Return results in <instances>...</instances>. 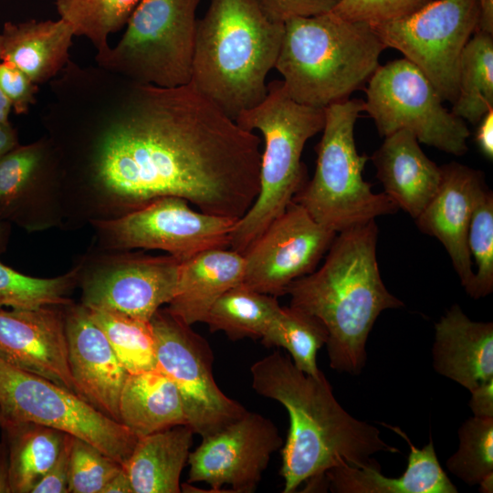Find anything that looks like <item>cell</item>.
<instances>
[{
  "mask_svg": "<svg viewBox=\"0 0 493 493\" xmlns=\"http://www.w3.org/2000/svg\"><path fill=\"white\" fill-rule=\"evenodd\" d=\"M41 113L63 215L112 219L161 197L240 219L259 188L260 138L191 82L162 88L69 60Z\"/></svg>",
  "mask_w": 493,
  "mask_h": 493,
  "instance_id": "obj_1",
  "label": "cell"
},
{
  "mask_svg": "<svg viewBox=\"0 0 493 493\" xmlns=\"http://www.w3.org/2000/svg\"><path fill=\"white\" fill-rule=\"evenodd\" d=\"M250 373L253 389L288 413L289 429L281 450L284 493L296 491L305 482L315 488L333 467L374 466L378 463L372 455L399 453L382 439L377 427L341 407L323 372L305 373L276 351L253 363Z\"/></svg>",
  "mask_w": 493,
  "mask_h": 493,
  "instance_id": "obj_2",
  "label": "cell"
},
{
  "mask_svg": "<svg viewBox=\"0 0 493 493\" xmlns=\"http://www.w3.org/2000/svg\"><path fill=\"white\" fill-rule=\"evenodd\" d=\"M377 239L375 220L337 233L321 267L286 289L289 306L323 323L330 365L341 372H362L376 319L385 309L404 307L381 278Z\"/></svg>",
  "mask_w": 493,
  "mask_h": 493,
  "instance_id": "obj_3",
  "label": "cell"
},
{
  "mask_svg": "<svg viewBox=\"0 0 493 493\" xmlns=\"http://www.w3.org/2000/svg\"><path fill=\"white\" fill-rule=\"evenodd\" d=\"M284 22L260 0H210L198 19L191 83L234 120L267 95Z\"/></svg>",
  "mask_w": 493,
  "mask_h": 493,
  "instance_id": "obj_4",
  "label": "cell"
},
{
  "mask_svg": "<svg viewBox=\"0 0 493 493\" xmlns=\"http://www.w3.org/2000/svg\"><path fill=\"white\" fill-rule=\"evenodd\" d=\"M385 48L372 26L333 11L293 17L284 22L275 68L291 99L325 109L362 89Z\"/></svg>",
  "mask_w": 493,
  "mask_h": 493,
  "instance_id": "obj_5",
  "label": "cell"
},
{
  "mask_svg": "<svg viewBox=\"0 0 493 493\" xmlns=\"http://www.w3.org/2000/svg\"><path fill=\"white\" fill-rule=\"evenodd\" d=\"M235 121L246 131H259L264 141L258 195L230 236L229 248L243 254L306 184L302 152L306 142L322 131L325 109L295 101L282 80H273L264 100Z\"/></svg>",
  "mask_w": 493,
  "mask_h": 493,
  "instance_id": "obj_6",
  "label": "cell"
},
{
  "mask_svg": "<svg viewBox=\"0 0 493 493\" xmlns=\"http://www.w3.org/2000/svg\"><path fill=\"white\" fill-rule=\"evenodd\" d=\"M362 111L364 102L357 99L325 108L314 175L293 198L336 233L399 209L384 193L374 194L362 177L368 156L359 154L354 141V126Z\"/></svg>",
  "mask_w": 493,
  "mask_h": 493,
  "instance_id": "obj_7",
  "label": "cell"
},
{
  "mask_svg": "<svg viewBox=\"0 0 493 493\" xmlns=\"http://www.w3.org/2000/svg\"><path fill=\"white\" fill-rule=\"evenodd\" d=\"M201 0H140L120 41L97 65L136 82L174 88L191 82Z\"/></svg>",
  "mask_w": 493,
  "mask_h": 493,
  "instance_id": "obj_8",
  "label": "cell"
},
{
  "mask_svg": "<svg viewBox=\"0 0 493 493\" xmlns=\"http://www.w3.org/2000/svg\"><path fill=\"white\" fill-rule=\"evenodd\" d=\"M367 83L364 111L381 136L407 130L419 142L445 152H467L466 121L443 106L435 87L408 59L380 65Z\"/></svg>",
  "mask_w": 493,
  "mask_h": 493,
  "instance_id": "obj_9",
  "label": "cell"
},
{
  "mask_svg": "<svg viewBox=\"0 0 493 493\" xmlns=\"http://www.w3.org/2000/svg\"><path fill=\"white\" fill-rule=\"evenodd\" d=\"M0 410L5 420L33 422L85 440L121 466L139 438L78 394L2 358Z\"/></svg>",
  "mask_w": 493,
  "mask_h": 493,
  "instance_id": "obj_10",
  "label": "cell"
},
{
  "mask_svg": "<svg viewBox=\"0 0 493 493\" xmlns=\"http://www.w3.org/2000/svg\"><path fill=\"white\" fill-rule=\"evenodd\" d=\"M478 21L477 0H431L405 16L372 26L385 47L400 51L428 79L441 100L453 104L461 54Z\"/></svg>",
  "mask_w": 493,
  "mask_h": 493,
  "instance_id": "obj_11",
  "label": "cell"
},
{
  "mask_svg": "<svg viewBox=\"0 0 493 493\" xmlns=\"http://www.w3.org/2000/svg\"><path fill=\"white\" fill-rule=\"evenodd\" d=\"M237 220L194 210L183 198L165 196L90 224L107 250H162L182 262L205 250L229 247Z\"/></svg>",
  "mask_w": 493,
  "mask_h": 493,
  "instance_id": "obj_12",
  "label": "cell"
},
{
  "mask_svg": "<svg viewBox=\"0 0 493 493\" xmlns=\"http://www.w3.org/2000/svg\"><path fill=\"white\" fill-rule=\"evenodd\" d=\"M157 366L177 387L187 425L202 437L240 418L246 410L215 383L207 341L166 308L152 317Z\"/></svg>",
  "mask_w": 493,
  "mask_h": 493,
  "instance_id": "obj_13",
  "label": "cell"
},
{
  "mask_svg": "<svg viewBox=\"0 0 493 493\" xmlns=\"http://www.w3.org/2000/svg\"><path fill=\"white\" fill-rule=\"evenodd\" d=\"M181 261L170 255L115 251L79 266L81 304L150 321L173 298Z\"/></svg>",
  "mask_w": 493,
  "mask_h": 493,
  "instance_id": "obj_14",
  "label": "cell"
},
{
  "mask_svg": "<svg viewBox=\"0 0 493 493\" xmlns=\"http://www.w3.org/2000/svg\"><path fill=\"white\" fill-rule=\"evenodd\" d=\"M336 235L292 200L242 254V283L260 293L285 295L293 281L316 269Z\"/></svg>",
  "mask_w": 493,
  "mask_h": 493,
  "instance_id": "obj_15",
  "label": "cell"
},
{
  "mask_svg": "<svg viewBox=\"0 0 493 493\" xmlns=\"http://www.w3.org/2000/svg\"><path fill=\"white\" fill-rule=\"evenodd\" d=\"M283 441L276 425L263 415L246 411L223 429L203 437L190 452L188 483L205 482L219 492H251L259 483L272 454Z\"/></svg>",
  "mask_w": 493,
  "mask_h": 493,
  "instance_id": "obj_16",
  "label": "cell"
},
{
  "mask_svg": "<svg viewBox=\"0 0 493 493\" xmlns=\"http://www.w3.org/2000/svg\"><path fill=\"white\" fill-rule=\"evenodd\" d=\"M0 215L27 231L62 219L58 162L46 136L0 158Z\"/></svg>",
  "mask_w": 493,
  "mask_h": 493,
  "instance_id": "obj_17",
  "label": "cell"
},
{
  "mask_svg": "<svg viewBox=\"0 0 493 493\" xmlns=\"http://www.w3.org/2000/svg\"><path fill=\"white\" fill-rule=\"evenodd\" d=\"M64 307L0 309V358L77 394L68 364Z\"/></svg>",
  "mask_w": 493,
  "mask_h": 493,
  "instance_id": "obj_18",
  "label": "cell"
},
{
  "mask_svg": "<svg viewBox=\"0 0 493 493\" xmlns=\"http://www.w3.org/2000/svg\"><path fill=\"white\" fill-rule=\"evenodd\" d=\"M68 364L77 394L119 421V400L128 372L84 305L64 307Z\"/></svg>",
  "mask_w": 493,
  "mask_h": 493,
  "instance_id": "obj_19",
  "label": "cell"
},
{
  "mask_svg": "<svg viewBox=\"0 0 493 493\" xmlns=\"http://www.w3.org/2000/svg\"><path fill=\"white\" fill-rule=\"evenodd\" d=\"M441 167V183L435 194L415 218L419 230L437 238L447 251L461 285L469 295L475 278L467 235L474 206L487 186L484 174L451 162Z\"/></svg>",
  "mask_w": 493,
  "mask_h": 493,
  "instance_id": "obj_20",
  "label": "cell"
},
{
  "mask_svg": "<svg viewBox=\"0 0 493 493\" xmlns=\"http://www.w3.org/2000/svg\"><path fill=\"white\" fill-rule=\"evenodd\" d=\"M433 365L469 392L493 378V323L470 320L454 304L435 326Z\"/></svg>",
  "mask_w": 493,
  "mask_h": 493,
  "instance_id": "obj_21",
  "label": "cell"
},
{
  "mask_svg": "<svg viewBox=\"0 0 493 493\" xmlns=\"http://www.w3.org/2000/svg\"><path fill=\"white\" fill-rule=\"evenodd\" d=\"M372 161L383 193L398 208L417 218L438 190L441 167L425 155L407 130L384 137Z\"/></svg>",
  "mask_w": 493,
  "mask_h": 493,
  "instance_id": "obj_22",
  "label": "cell"
},
{
  "mask_svg": "<svg viewBox=\"0 0 493 493\" xmlns=\"http://www.w3.org/2000/svg\"><path fill=\"white\" fill-rule=\"evenodd\" d=\"M405 440L410 447L408 464L399 477H387L380 465L362 467L347 464L330 469L326 481L336 493H456V487L442 468L433 440L423 448L415 447L399 427L383 424Z\"/></svg>",
  "mask_w": 493,
  "mask_h": 493,
  "instance_id": "obj_23",
  "label": "cell"
},
{
  "mask_svg": "<svg viewBox=\"0 0 493 493\" xmlns=\"http://www.w3.org/2000/svg\"><path fill=\"white\" fill-rule=\"evenodd\" d=\"M243 278L242 254L231 248L201 252L181 262L176 291L166 309L187 325L204 322L213 304Z\"/></svg>",
  "mask_w": 493,
  "mask_h": 493,
  "instance_id": "obj_24",
  "label": "cell"
},
{
  "mask_svg": "<svg viewBox=\"0 0 493 493\" xmlns=\"http://www.w3.org/2000/svg\"><path fill=\"white\" fill-rule=\"evenodd\" d=\"M0 36L1 59L16 66L37 85L55 79L70 60L74 33L62 18L5 22Z\"/></svg>",
  "mask_w": 493,
  "mask_h": 493,
  "instance_id": "obj_25",
  "label": "cell"
},
{
  "mask_svg": "<svg viewBox=\"0 0 493 493\" xmlns=\"http://www.w3.org/2000/svg\"><path fill=\"white\" fill-rule=\"evenodd\" d=\"M188 425H176L139 437L122 467L133 493H179L180 477L193 440Z\"/></svg>",
  "mask_w": 493,
  "mask_h": 493,
  "instance_id": "obj_26",
  "label": "cell"
},
{
  "mask_svg": "<svg viewBox=\"0 0 493 493\" xmlns=\"http://www.w3.org/2000/svg\"><path fill=\"white\" fill-rule=\"evenodd\" d=\"M119 421L138 437L187 425L177 387L157 368L128 374L119 400Z\"/></svg>",
  "mask_w": 493,
  "mask_h": 493,
  "instance_id": "obj_27",
  "label": "cell"
},
{
  "mask_svg": "<svg viewBox=\"0 0 493 493\" xmlns=\"http://www.w3.org/2000/svg\"><path fill=\"white\" fill-rule=\"evenodd\" d=\"M11 493H31L56 461L67 433L33 422L5 420Z\"/></svg>",
  "mask_w": 493,
  "mask_h": 493,
  "instance_id": "obj_28",
  "label": "cell"
},
{
  "mask_svg": "<svg viewBox=\"0 0 493 493\" xmlns=\"http://www.w3.org/2000/svg\"><path fill=\"white\" fill-rule=\"evenodd\" d=\"M280 308L277 297L240 283L213 304L204 322L210 331H223L231 340L262 339Z\"/></svg>",
  "mask_w": 493,
  "mask_h": 493,
  "instance_id": "obj_29",
  "label": "cell"
},
{
  "mask_svg": "<svg viewBox=\"0 0 493 493\" xmlns=\"http://www.w3.org/2000/svg\"><path fill=\"white\" fill-rule=\"evenodd\" d=\"M493 34L477 30L465 46L458 67V92L452 113L477 124L493 110Z\"/></svg>",
  "mask_w": 493,
  "mask_h": 493,
  "instance_id": "obj_30",
  "label": "cell"
},
{
  "mask_svg": "<svg viewBox=\"0 0 493 493\" xmlns=\"http://www.w3.org/2000/svg\"><path fill=\"white\" fill-rule=\"evenodd\" d=\"M267 346L286 349L295 366L305 373L318 376L317 352L326 344L328 332L316 317L297 308H280L266 335L261 339Z\"/></svg>",
  "mask_w": 493,
  "mask_h": 493,
  "instance_id": "obj_31",
  "label": "cell"
},
{
  "mask_svg": "<svg viewBox=\"0 0 493 493\" xmlns=\"http://www.w3.org/2000/svg\"><path fill=\"white\" fill-rule=\"evenodd\" d=\"M128 374L155 369V340L150 321L124 314L88 308Z\"/></svg>",
  "mask_w": 493,
  "mask_h": 493,
  "instance_id": "obj_32",
  "label": "cell"
},
{
  "mask_svg": "<svg viewBox=\"0 0 493 493\" xmlns=\"http://www.w3.org/2000/svg\"><path fill=\"white\" fill-rule=\"evenodd\" d=\"M140 0H56L59 18L72 27L74 37H85L102 54L110 48L109 37L126 23Z\"/></svg>",
  "mask_w": 493,
  "mask_h": 493,
  "instance_id": "obj_33",
  "label": "cell"
},
{
  "mask_svg": "<svg viewBox=\"0 0 493 493\" xmlns=\"http://www.w3.org/2000/svg\"><path fill=\"white\" fill-rule=\"evenodd\" d=\"M79 268L51 278L20 273L0 261V309H37L72 303L68 294L78 284Z\"/></svg>",
  "mask_w": 493,
  "mask_h": 493,
  "instance_id": "obj_34",
  "label": "cell"
},
{
  "mask_svg": "<svg viewBox=\"0 0 493 493\" xmlns=\"http://www.w3.org/2000/svg\"><path fill=\"white\" fill-rule=\"evenodd\" d=\"M458 448L446 461L450 473L474 486L493 474V417L473 416L458 429Z\"/></svg>",
  "mask_w": 493,
  "mask_h": 493,
  "instance_id": "obj_35",
  "label": "cell"
},
{
  "mask_svg": "<svg viewBox=\"0 0 493 493\" xmlns=\"http://www.w3.org/2000/svg\"><path fill=\"white\" fill-rule=\"evenodd\" d=\"M467 246L477 266L469 296L477 299L493 290V194L487 186L479 193L474 206Z\"/></svg>",
  "mask_w": 493,
  "mask_h": 493,
  "instance_id": "obj_36",
  "label": "cell"
},
{
  "mask_svg": "<svg viewBox=\"0 0 493 493\" xmlns=\"http://www.w3.org/2000/svg\"><path fill=\"white\" fill-rule=\"evenodd\" d=\"M121 464L85 440L73 438L68 493H101Z\"/></svg>",
  "mask_w": 493,
  "mask_h": 493,
  "instance_id": "obj_37",
  "label": "cell"
},
{
  "mask_svg": "<svg viewBox=\"0 0 493 493\" xmlns=\"http://www.w3.org/2000/svg\"><path fill=\"white\" fill-rule=\"evenodd\" d=\"M431 0H341L332 10L339 16L375 26L405 16Z\"/></svg>",
  "mask_w": 493,
  "mask_h": 493,
  "instance_id": "obj_38",
  "label": "cell"
},
{
  "mask_svg": "<svg viewBox=\"0 0 493 493\" xmlns=\"http://www.w3.org/2000/svg\"><path fill=\"white\" fill-rule=\"evenodd\" d=\"M0 90L17 115L26 114L37 101L38 85L14 64L0 60Z\"/></svg>",
  "mask_w": 493,
  "mask_h": 493,
  "instance_id": "obj_39",
  "label": "cell"
},
{
  "mask_svg": "<svg viewBox=\"0 0 493 493\" xmlns=\"http://www.w3.org/2000/svg\"><path fill=\"white\" fill-rule=\"evenodd\" d=\"M267 15L285 22L293 17L312 16L332 11L341 0H260Z\"/></svg>",
  "mask_w": 493,
  "mask_h": 493,
  "instance_id": "obj_40",
  "label": "cell"
},
{
  "mask_svg": "<svg viewBox=\"0 0 493 493\" xmlns=\"http://www.w3.org/2000/svg\"><path fill=\"white\" fill-rule=\"evenodd\" d=\"M74 436L66 434L60 452L31 493H68L70 454Z\"/></svg>",
  "mask_w": 493,
  "mask_h": 493,
  "instance_id": "obj_41",
  "label": "cell"
},
{
  "mask_svg": "<svg viewBox=\"0 0 493 493\" xmlns=\"http://www.w3.org/2000/svg\"><path fill=\"white\" fill-rule=\"evenodd\" d=\"M469 406L475 416L493 417V378L470 391Z\"/></svg>",
  "mask_w": 493,
  "mask_h": 493,
  "instance_id": "obj_42",
  "label": "cell"
},
{
  "mask_svg": "<svg viewBox=\"0 0 493 493\" xmlns=\"http://www.w3.org/2000/svg\"><path fill=\"white\" fill-rule=\"evenodd\" d=\"M479 151L488 160L493 159V110L488 111L477 122L475 137Z\"/></svg>",
  "mask_w": 493,
  "mask_h": 493,
  "instance_id": "obj_43",
  "label": "cell"
},
{
  "mask_svg": "<svg viewBox=\"0 0 493 493\" xmlns=\"http://www.w3.org/2000/svg\"><path fill=\"white\" fill-rule=\"evenodd\" d=\"M19 145L18 134L10 121L0 122V158Z\"/></svg>",
  "mask_w": 493,
  "mask_h": 493,
  "instance_id": "obj_44",
  "label": "cell"
},
{
  "mask_svg": "<svg viewBox=\"0 0 493 493\" xmlns=\"http://www.w3.org/2000/svg\"><path fill=\"white\" fill-rule=\"evenodd\" d=\"M101 493H133L130 478L123 467L105 485Z\"/></svg>",
  "mask_w": 493,
  "mask_h": 493,
  "instance_id": "obj_45",
  "label": "cell"
},
{
  "mask_svg": "<svg viewBox=\"0 0 493 493\" xmlns=\"http://www.w3.org/2000/svg\"><path fill=\"white\" fill-rule=\"evenodd\" d=\"M479 7L478 30L493 34V0H477Z\"/></svg>",
  "mask_w": 493,
  "mask_h": 493,
  "instance_id": "obj_46",
  "label": "cell"
},
{
  "mask_svg": "<svg viewBox=\"0 0 493 493\" xmlns=\"http://www.w3.org/2000/svg\"><path fill=\"white\" fill-rule=\"evenodd\" d=\"M0 493H11L8 449L3 439L0 441Z\"/></svg>",
  "mask_w": 493,
  "mask_h": 493,
  "instance_id": "obj_47",
  "label": "cell"
},
{
  "mask_svg": "<svg viewBox=\"0 0 493 493\" xmlns=\"http://www.w3.org/2000/svg\"><path fill=\"white\" fill-rule=\"evenodd\" d=\"M11 224L0 215V254L5 252L10 236Z\"/></svg>",
  "mask_w": 493,
  "mask_h": 493,
  "instance_id": "obj_48",
  "label": "cell"
},
{
  "mask_svg": "<svg viewBox=\"0 0 493 493\" xmlns=\"http://www.w3.org/2000/svg\"><path fill=\"white\" fill-rule=\"evenodd\" d=\"M0 60H1V36H0ZM12 109L7 101L6 98L4 96L0 90V122H8L9 115Z\"/></svg>",
  "mask_w": 493,
  "mask_h": 493,
  "instance_id": "obj_49",
  "label": "cell"
},
{
  "mask_svg": "<svg viewBox=\"0 0 493 493\" xmlns=\"http://www.w3.org/2000/svg\"><path fill=\"white\" fill-rule=\"evenodd\" d=\"M479 491L483 493H492L493 492V474L487 476L479 483Z\"/></svg>",
  "mask_w": 493,
  "mask_h": 493,
  "instance_id": "obj_50",
  "label": "cell"
},
{
  "mask_svg": "<svg viewBox=\"0 0 493 493\" xmlns=\"http://www.w3.org/2000/svg\"><path fill=\"white\" fill-rule=\"evenodd\" d=\"M4 421H5V418H4V415H3V414H2V412L0 410V426L4 423Z\"/></svg>",
  "mask_w": 493,
  "mask_h": 493,
  "instance_id": "obj_51",
  "label": "cell"
}]
</instances>
